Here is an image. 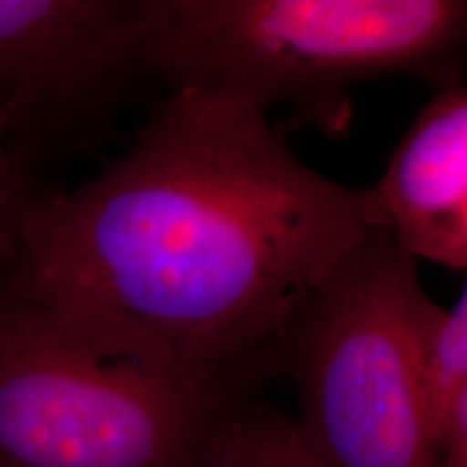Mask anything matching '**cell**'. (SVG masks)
Segmentation results:
<instances>
[{
    "mask_svg": "<svg viewBox=\"0 0 467 467\" xmlns=\"http://www.w3.org/2000/svg\"><path fill=\"white\" fill-rule=\"evenodd\" d=\"M368 232L359 189L296 159L265 110L171 89L96 178L35 197L0 282L78 334L238 394Z\"/></svg>",
    "mask_w": 467,
    "mask_h": 467,
    "instance_id": "cell-1",
    "label": "cell"
},
{
    "mask_svg": "<svg viewBox=\"0 0 467 467\" xmlns=\"http://www.w3.org/2000/svg\"><path fill=\"white\" fill-rule=\"evenodd\" d=\"M463 0H151L150 72L340 137L348 89L379 78L463 83Z\"/></svg>",
    "mask_w": 467,
    "mask_h": 467,
    "instance_id": "cell-2",
    "label": "cell"
},
{
    "mask_svg": "<svg viewBox=\"0 0 467 467\" xmlns=\"http://www.w3.org/2000/svg\"><path fill=\"white\" fill-rule=\"evenodd\" d=\"M435 306L418 262L370 230L285 320L273 361L323 467H435L424 394Z\"/></svg>",
    "mask_w": 467,
    "mask_h": 467,
    "instance_id": "cell-3",
    "label": "cell"
},
{
    "mask_svg": "<svg viewBox=\"0 0 467 467\" xmlns=\"http://www.w3.org/2000/svg\"><path fill=\"white\" fill-rule=\"evenodd\" d=\"M236 402L0 282V467H200Z\"/></svg>",
    "mask_w": 467,
    "mask_h": 467,
    "instance_id": "cell-4",
    "label": "cell"
},
{
    "mask_svg": "<svg viewBox=\"0 0 467 467\" xmlns=\"http://www.w3.org/2000/svg\"><path fill=\"white\" fill-rule=\"evenodd\" d=\"M151 0H0V117L28 165L96 150L154 83Z\"/></svg>",
    "mask_w": 467,
    "mask_h": 467,
    "instance_id": "cell-5",
    "label": "cell"
},
{
    "mask_svg": "<svg viewBox=\"0 0 467 467\" xmlns=\"http://www.w3.org/2000/svg\"><path fill=\"white\" fill-rule=\"evenodd\" d=\"M370 230L402 254L467 268V89L441 87L396 145L377 184L359 189Z\"/></svg>",
    "mask_w": 467,
    "mask_h": 467,
    "instance_id": "cell-6",
    "label": "cell"
},
{
    "mask_svg": "<svg viewBox=\"0 0 467 467\" xmlns=\"http://www.w3.org/2000/svg\"><path fill=\"white\" fill-rule=\"evenodd\" d=\"M200 467H323L295 420L266 405H236L210 435Z\"/></svg>",
    "mask_w": 467,
    "mask_h": 467,
    "instance_id": "cell-7",
    "label": "cell"
},
{
    "mask_svg": "<svg viewBox=\"0 0 467 467\" xmlns=\"http://www.w3.org/2000/svg\"><path fill=\"white\" fill-rule=\"evenodd\" d=\"M42 191L33 167L11 148L9 124L0 117V265L14 251L22 217Z\"/></svg>",
    "mask_w": 467,
    "mask_h": 467,
    "instance_id": "cell-8",
    "label": "cell"
}]
</instances>
